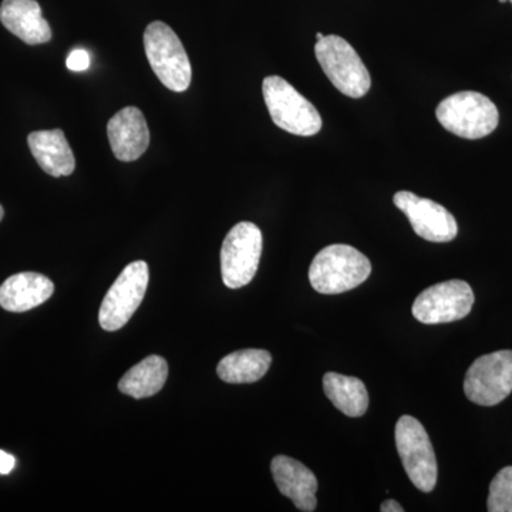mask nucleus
Listing matches in <instances>:
<instances>
[{"label": "nucleus", "instance_id": "6ab92c4d", "mask_svg": "<svg viewBox=\"0 0 512 512\" xmlns=\"http://www.w3.org/2000/svg\"><path fill=\"white\" fill-rule=\"evenodd\" d=\"M168 377V365L161 356H148L121 377V393L134 399H146L163 389Z\"/></svg>", "mask_w": 512, "mask_h": 512}, {"label": "nucleus", "instance_id": "4be33fe9", "mask_svg": "<svg viewBox=\"0 0 512 512\" xmlns=\"http://www.w3.org/2000/svg\"><path fill=\"white\" fill-rule=\"evenodd\" d=\"M16 460L12 454L0 450V474H9L15 468Z\"/></svg>", "mask_w": 512, "mask_h": 512}, {"label": "nucleus", "instance_id": "4468645a", "mask_svg": "<svg viewBox=\"0 0 512 512\" xmlns=\"http://www.w3.org/2000/svg\"><path fill=\"white\" fill-rule=\"evenodd\" d=\"M0 22L26 45H43L52 39V29L36 0H3Z\"/></svg>", "mask_w": 512, "mask_h": 512}, {"label": "nucleus", "instance_id": "423d86ee", "mask_svg": "<svg viewBox=\"0 0 512 512\" xmlns=\"http://www.w3.org/2000/svg\"><path fill=\"white\" fill-rule=\"evenodd\" d=\"M262 232L252 222H239L228 232L221 248L222 281L229 289L251 284L262 255Z\"/></svg>", "mask_w": 512, "mask_h": 512}, {"label": "nucleus", "instance_id": "20e7f679", "mask_svg": "<svg viewBox=\"0 0 512 512\" xmlns=\"http://www.w3.org/2000/svg\"><path fill=\"white\" fill-rule=\"evenodd\" d=\"M262 92L272 121L282 130L301 137L315 136L322 130L316 107L282 77H265Z\"/></svg>", "mask_w": 512, "mask_h": 512}, {"label": "nucleus", "instance_id": "bb28decb", "mask_svg": "<svg viewBox=\"0 0 512 512\" xmlns=\"http://www.w3.org/2000/svg\"><path fill=\"white\" fill-rule=\"evenodd\" d=\"M510 2L512 3V0H510Z\"/></svg>", "mask_w": 512, "mask_h": 512}, {"label": "nucleus", "instance_id": "f3484780", "mask_svg": "<svg viewBox=\"0 0 512 512\" xmlns=\"http://www.w3.org/2000/svg\"><path fill=\"white\" fill-rule=\"evenodd\" d=\"M323 390L333 406L346 416H365L369 407V393L362 380L329 372L323 376Z\"/></svg>", "mask_w": 512, "mask_h": 512}, {"label": "nucleus", "instance_id": "9b49d317", "mask_svg": "<svg viewBox=\"0 0 512 512\" xmlns=\"http://www.w3.org/2000/svg\"><path fill=\"white\" fill-rule=\"evenodd\" d=\"M394 205L409 218L420 238L429 242L453 241L458 234L456 218L443 205L433 200L417 197L410 191H399L393 198Z\"/></svg>", "mask_w": 512, "mask_h": 512}, {"label": "nucleus", "instance_id": "f03ea898", "mask_svg": "<svg viewBox=\"0 0 512 512\" xmlns=\"http://www.w3.org/2000/svg\"><path fill=\"white\" fill-rule=\"evenodd\" d=\"M144 49L158 80L174 93L190 87L192 69L180 37L164 22H153L144 32Z\"/></svg>", "mask_w": 512, "mask_h": 512}, {"label": "nucleus", "instance_id": "39448f33", "mask_svg": "<svg viewBox=\"0 0 512 512\" xmlns=\"http://www.w3.org/2000/svg\"><path fill=\"white\" fill-rule=\"evenodd\" d=\"M316 59L330 83L345 96L360 99L372 86L365 63L343 37L330 35L316 42Z\"/></svg>", "mask_w": 512, "mask_h": 512}, {"label": "nucleus", "instance_id": "a878e982", "mask_svg": "<svg viewBox=\"0 0 512 512\" xmlns=\"http://www.w3.org/2000/svg\"><path fill=\"white\" fill-rule=\"evenodd\" d=\"M500 2H501V3H505V2H507V0H500Z\"/></svg>", "mask_w": 512, "mask_h": 512}, {"label": "nucleus", "instance_id": "9d476101", "mask_svg": "<svg viewBox=\"0 0 512 512\" xmlns=\"http://www.w3.org/2000/svg\"><path fill=\"white\" fill-rule=\"evenodd\" d=\"M473 305L471 286L460 279H451L421 292L413 303L412 312L424 325H440L466 318Z\"/></svg>", "mask_w": 512, "mask_h": 512}, {"label": "nucleus", "instance_id": "2eb2a0df", "mask_svg": "<svg viewBox=\"0 0 512 512\" xmlns=\"http://www.w3.org/2000/svg\"><path fill=\"white\" fill-rule=\"evenodd\" d=\"M55 285L45 275L23 272L0 286V306L9 312H28L52 298Z\"/></svg>", "mask_w": 512, "mask_h": 512}, {"label": "nucleus", "instance_id": "f257e3e1", "mask_svg": "<svg viewBox=\"0 0 512 512\" xmlns=\"http://www.w3.org/2000/svg\"><path fill=\"white\" fill-rule=\"evenodd\" d=\"M370 274L372 264L367 256L350 245L335 244L313 258L309 281L316 292L338 295L362 285Z\"/></svg>", "mask_w": 512, "mask_h": 512}, {"label": "nucleus", "instance_id": "7ed1b4c3", "mask_svg": "<svg viewBox=\"0 0 512 512\" xmlns=\"http://www.w3.org/2000/svg\"><path fill=\"white\" fill-rule=\"evenodd\" d=\"M436 117L447 131L467 140L490 136L500 121L497 106L477 92L451 94L437 107Z\"/></svg>", "mask_w": 512, "mask_h": 512}, {"label": "nucleus", "instance_id": "b1692460", "mask_svg": "<svg viewBox=\"0 0 512 512\" xmlns=\"http://www.w3.org/2000/svg\"><path fill=\"white\" fill-rule=\"evenodd\" d=\"M323 37H325V35H323V33H318V35H316V40H318V42H319V40H322Z\"/></svg>", "mask_w": 512, "mask_h": 512}, {"label": "nucleus", "instance_id": "f8f14e48", "mask_svg": "<svg viewBox=\"0 0 512 512\" xmlns=\"http://www.w3.org/2000/svg\"><path fill=\"white\" fill-rule=\"evenodd\" d=\"M110 147L117 160L130 163L146 153L150 146V130L146 117L137 107H124L107 124Z\"/></svg>", "mask_w": 512, "mask_h": 512}, {"label": "nucleus", "instance_id": "dca6fc26", "mask_svg": "<svg viewBox=\"0 0 512 512\" xmlns=\"http://www.w3.org/2000/svg\"><path fill=\"white\" fill-rule=\"evenodd\" d=\"M28 143L37 164L46 174L56 178L73 174L76 158L62 130L33 131Z\"/></svg>", "mask_w": 512, "mask_h": 512}, {"label": "nucleus", "instance_id": "5701e85b", "mask_svg": "<svg viewBox=\"0 0 512 512\" xmlns=\"http://www.w3.org/2000/svg\"><path fill=\"white\" fill-rule=\"evenodd\" d=\"M380 511H382V512H403L404 508L402 507V505L397 503V501L386 500L382 504V507H380Z\"/></svg>", "mask_w": 512, "mask_h": 512}, {"label": "nucleus", "instance_id": "6e6552de", "mask_svg": "<svg viewBox=\"0 0 512 512\" xmlns=\"http://www.w3.org/2000/svg\"><path fill=\"white\" fill-rule=\"evenodd\" d=\"M150 272L147 262H131L123 269L101 303L99 322L107 332H116L133 318L146 296Z\"/></svg>", "mask_w": 512, "mask_h": 512}, {"label": "nucleus", "instance_id": "0eeeda50", "mask_svg": "<svg viewBox=\"0 0 512 512\" xmlns=\"http://www.w3.org/2000/svg\"><path fill=\"white\" fill-rule=\"evenodd\" d=\"M396 447L410 481L423 493H431L437 484V460L423 424L412 416L400 417Z\"/></svg>", "mask_w": 512, "mask_h": 512}, {"label": "nucleus", "instance_id": "393cba45", "mask_svg": "<svg viewBox=\"0 0 512 512\" xmlns=\"http://www.w3.org/2000/svg\"><path fill=\"white\" fill-rule=\"evenodd\" d=\"M3 214H5V211H3V207L0 205V221H2Z\"/></svg>", "mask_w": 512, "mask_h": 512}, {"label": "nucleus", "instance_id": "412c9836", "mask_svg": "<svg viewBox=\"0 0 512 512\" xmlns=\"http://www.w3.org/2000/svg\"><path fill=\"white\" fill-rule=\"evenodd\" d=\"M92 59H90V53L84 49H74L69 56H67L66 66L67 69L72 72H86L90 69Z\"/></svg>", "mask_w": 512, "mask_h": 512}, {"label": "nucleus", "instance_id": "1a4fd4ad", "mask_svg": "<svg viewBox=\"0 0 512 512\" xmlns=\"http://www.w3.org/2000/svg\"><path fill=\"white\" fill-rule=\"evenodd\" d=\"M512 392V350L478 357L467 370L464 393L478 406H495Z\"/></svg>", "mask_w": 512, "mask_h": 512}, {"label": "nucleus", "instance_id": "aec40b11", "mask_svg": "<svg viewBox=\"0 0 512 512\" xmlns=\"http://www.w3.org/2000/svg\"><path fill=\"white\" fill-rule=\"evenodd\" d=\"M487 510L512 512V466L503 468L491 481Z\"/></svg>", "mask_w": 512, "mask_h": 512}, {"label": "nucleus", "instance_id": "a211bd4d", "mask_svg": "<svg viewBox=\"0 0 512 512\" xmlns=\"http://www.w3.org/2000/svg\"><path fill=\"white\" fill-rule=\"evenodd\" d=\"M271 363L272 356L268 350H238L218 363L217 373L227 383H255L266 375Z\"/></svg>", "mask_w": 512, "mask_h": 512}, {"label": "nucleus", "instance_id": "ddd939ff", "mask_svg": "<svg viewBox=\"0 0 512 512\" xmlns=\"http://www.w3.org/2000/svg\"><path fill=\"white\" fill-rule=\"evenodd\" d=\"M272 476L278 490L288 497L298 510L312 512L316 510L318 480L301 461L288 456H276L271 463Z\"/></svg>", "mask_w": 512, "mask_h": 512}]
</instances>
